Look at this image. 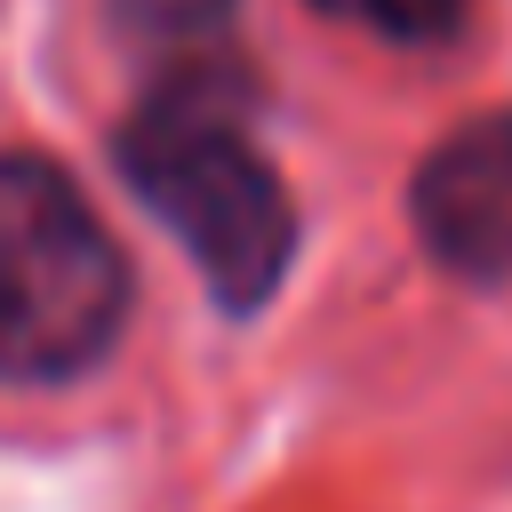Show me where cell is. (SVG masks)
Wrapping results in <instances>:
<instances>
[{"label":"cell","instance_id":"5b68a950","mask_svg":"<svg viewBox=\"0 0 512 512\" xmlns=\"http://www.w3.org/2000/svg\"><path fill=\"white\" fill-rule=\"evenodd\" d=\"M112 16L144 40H200L232 16V0H112Z\"/></svg>","mask_w":512,"mask_h":512},{"label":"cell","instance_id":"6da1fadb","mask_svg":"<svg viewBox=\"0 0 512 512\" xmlns=\"http://www.w3.org/2000/svg\"><path fill=\"white\" fill-rule=\"evenodd\" d=\"M112 168L136 208L184 248L224 320H256L296 264V200L216 80H160L112 136Z\"/></svg>","mask_w":512,"mask_h":512},{"label":"cell","instance_id":"7a4b0ae2","mask_svg":"<svg viewBox=\"0 0 512 512\" xmlns=\"http://www.w3.org/2000/svg\"><path fill=\"white\" fill-rule=\"evenodd\" d=\"M136 312V264L80 192V176L32 144H0V384L64 392L96 376Z\"/></svg>","mask_w":512,"mask_h":512},{"label":"cell","instance_id":"3957f363","mask_svg":"<svg viewBox=\"0 0 512 512\" xmlns=\"http://www.w3.org/2000/svg\"><path fill=\"white\" fill-rule=\"evenodd\" d=\"M408 232L448 280L512 288V112H472L416 160Z\"/></svg>","mask_w":512,"mask_h":512},{"label":"cell","instance_id":"277c9868","mask_svg":"<svg viewBox=\"0 0 512 512\" xmlns=\"http://www.w3.org/2000/svg\"><path fill=\"white\" fill-rule=\"evenodd\" d=\"M304 8L384 48H456L472 32V0H304Z\"/></svg>","mask_w":512,"mask_h":512}]
</instances>
